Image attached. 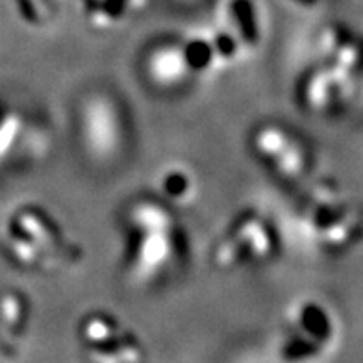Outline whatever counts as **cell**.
Instances as JSON below:
<instances>
[{
	"label": "cell",
	"mask_w": 363,
	"mask_h": 363,
	"mask_svg": "<svg viewBox=\"0 0 363 363\" xmlns=\"http://www.w3.org/2000/svg\"><path fill=\"white\" fill-rule=\"evenodd\" d=\"M2 247L17 265L30 271H60L77 265L82 250L50 213L21 206L2 226Z\"/></svg>",
	"instance_id": "1"
},
{
	"label": "cell",
	"mask_w": 363,
	"mask_h": 363,
	"mask_svg": "<svg viewBox=\"0 0 363 363\" xmlns=\"http://www.w3.org/2000/svg\"><path fill=\"white\" fill-rule=\"evenodd\" d=\"M74 128L82 152L99 167L123 162L132 145V121L125 101L106 87L82 95L74 111Z\"/></svg>",
	"instance_id": "2"
},
{
	"label": "cell",
	"mask_w": 363,
	"mask_h": 363,
	"mask_svg": "<svg viewBox=\"0 0 363 363\" xmlns=\"http://www.w3.org/2000/svg\"><path fill=\"white\" fill-rule=\"evenodd\" d=\"M301 226L319 252H349L363 243V208L349 201L335 184L325 182L313 187L301 204Z\"/></svg>",
	"instance_id": "3"
},
{
	"label": "cell",
	"mask_w": 363,
	"mask_h": 363,
	"mask_svg": "<svg viewBox=\"0 0 363 363\" xmlns=\"http://www.w3.org/2000/svg\"><path fill=\"white\" fill-rule=\"evenodd\" d=\"M278 250L280 238L272 220L259 210H243L217 238L210 262L217 271H243L272 262Z\"/></svg>",
	"instance_id": "4"
},
{
	"label": "cell",
	"mask_w": 363,
	"mask_h": 363,
	"mask_svg": "<svg viewBox=\"0 0 363 363\" xmlns=\"http://www.w3.org/2000/svg\"><path fill=\"white\" fill-rule=\"evenodd\" d=\"M125 247V274L135 287L165 282L186 256V234L182 225L165 228L130 230Z\"/></svg>",
	"instance_id": "5"
},
{
	"label": "cell",
	"mask_w": 363,
	"mask_h": 363,
	"mask_svg": "<svg viewBox=\"0 0 363 363\" xmlns=\"http://www.w3.org/2000/svg\"><path fill=\"white\" fill-rule=\"evenodd\" d=\"M340 325L332 308L313 296L298 298L286 311L278 358L289 363L313 362L334 349Z\"/></svg>",
	"instance_id": "6"
},
{
	"label": "cell",
	"mask_w": 363,
	"mask_h": 363,
	"mask_svg": "<svg viewBox=\"0 0 363 363\" xmlns=\"http://www.w3.org/2000/svg\"><path fill=\"white\" fill-rule=\"evenodd\" d=\"M250 150L256 160L269 169L272 177L298 186L313 169V152L310 145L287 125L267 121L250 132Z\"/></svg>",
	"instance_id": "7"
},
{
	"label": "cell",
	"mask_w": 363,
	"mask_h": 363,
	"mask_svg": "<svg viewBox=\"0 0 363 363\" xmlns=\"http://www.w3.org/2000/svg\"><path fill=\"white\" fill-rule=\"evenodd\" d=\"M77 335L82 350L93 362L138 363L147 358L138 334L108 311H91L82 317Z\"/></svg>",
	"instance_id": "8"
},
{
	"label": "cell",
	"mask_w": 363,
	"mask_h": 363,
	"mask_svg": "<svg viewBox=\"0 0 363 363\" xmlns=\"http://www.w3.org/2000/svg\"><path fill=\"white\" fill-rule=\"evenodd\" d=\"M356 82L358 77L317 60L298 80L296 99L308 113L328 117L347 106L354 95Z\"/></svg>",
	"instance_id": "9"
},
{
	"label": "cell",
	"mask_w": 363,
	"mask_h": 363,
	"mask_svg": "<svg viewBox=\"0 0 363 363\" xmlns=\"http://www.w3.org/2000/svg\"><path fill=\"white\" fill-rule=\"evenodd\" d=\"M141 74L158 93H178L191 84L195 72L187 62L182 38H162L148 45L141 56Z\"/></svg>",
	"instance_id": "10"
},
{
	"label": "cell",
	"mask_w": 363,
	"mask_h": 363,
	"mask_svg": "<svg viewBox=\"0 0 363 363\" xmlns=\"http://www.w3.org/2000/svg\"><path fill=\"white\" fill-rule=\"evenodd\" d=\"M315 48L319 62L359 78L363 71V38L352 28L340 23L326 24L317 34Z\"/></svg>",
	"instance_id": "11"
},
{
	"label": "cell",
	"mask_w": 363,
	"mask_h": 363,
	"mask_svg": "<svg viewBox=\"0 0 363 363\" xmlns=\"http://www.w3.org/2000/svg\"><path fill=\"white\" fill-rule=\"evenodd\" d=\"M217 24L241 45L245 54L254 52L262 45L263 21L256 0H226Z\"/></svg>",
	"instance_id": "12"
},
{
	"label": "cell",
	"mask_w": 363,
	"mask_h": 363,
	"mask_svg": "<svg viewBox=\"0 0 363 363\" xmlns=\"http://www.w3.org/2000/svg\"><path fill=\"white\" fill-rule=\"evenodd\" d=\"M154 195L172 206L187 208L199 199V178L184 163H165L154 174Z\"/></svg>",
	"instance_id": "13"
},
{
	"label": "cell",
	"mask_w": 363,
	"mask_h": 363,
	"mask_svg": "<svg viewBox=\"0 0 363 363\" xmlns=\"http://www.w3.org/2000/svg\"><path fill=\"white\" fill-rule=\"evenodd\" d=\"M30 323V302L26 295L8 289L0 295V341L6 350L17 349Z\"/></svg>",
	"instance_id": "14"
},
{
	"label": "cell",
	"mask_w": 363,
	"mask_h": 363,
	"mask_svg": "<svg viewBox=\"0 0 363 363\" xmlns=\"http://www.w3.org/2000/svg\"><path fill=\"white\" fill-rule=\"evenodd\" d=\"M182 45H184L187 62L191 65L195 77H204V74L219 71V62H217L210 28L195 30L191 34L184 35Z\"/></svg>",
	"instance_id": "15"
},
{
	"label": "cell",
	"mask_w": 363,
	"mask_h": 363,
	"mask_svg": "<svg viewBox=\"0 0 363 363\" xmlns=\"http://www.w3.org/2000/svg\"><path fill=\"white\" fill-rule=\"evenodd\" d=\"M26 119L24 115L15 110H4L0 117V162L10 158L17 145L21 143L26 132Z\"/></svg>",
	"instance_id": "16"
},
{
	"label": "cell",
	"mask_w": 363,
	"mask_h": 363,
	"mask_svg": "<svg viewBox=\"0 0 363 363\" xmlns=\"http://www.w3.org/2000/svg\"><path fill=\"white\" fill-rule=\"evenodd\" d=\"M15 2H17V11H19L21 19L26 24L41 26V24H47L52 17V0H15Z\"/></svg>",
	"instance_id": "17"
},
{
	"label": "cell",
	"mask_w": 363,
	"mask_h": 363,
	"mask_svg": "<svg viewBox=\"0 0 363 363\" xmlns=\"http://www.w3.org/2000/svg\"><path fill=\"white\" fill-rule=\"evenodd\" d=\"M295 6H301V8H315L319 4V0H291Z\"/></svg>",
	"instance_id": "18"
},
{
	"label": "cell",
	"mask_w": 363,
	"mask_h": 363,
	"mask_svg": "<svg viewBox=\"0 0 363 363\" xmlns=\"http://www.w3.org/2000/svg\"><path fill=\"white\" fill-rule=\"evenodd\" d=\"M4 110H6V108H2V106H0V117H2V113H4Z\"/></svg>",
	"instance_id": "19"
},
{
	"label": "cell",
	"mask_w": 363,
	"mask_h": 363,
	"mask_svg": "<svg viewBox=\"0 0 363 363\" xmlns=\"http://www.w3.org/2000/svg\"><path fill=\"white\" fill-rule=\"evenodd\" d=\"M186 2H193V0H186Z\"/></svg>",
	"instance_id": "20"
}]
</instances>
